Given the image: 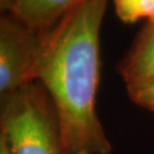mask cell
I'll list each match as a JSON object with an SVG mask.
<instances>
[{
  "instance_id": "30bf717a",
  "label": "cell",
  "mask_w": 154,
  "mask_h": 154,
  "mask_svg": "<svg viewBox=\"0 0 154 154\" xmlns=\"http://www.w3.org/2000/svg\"><path fill=\"white\" fill-rule=\"evenodd\" d=\"M149 22H151V23H154V15L152 17H151V18H149Z\"/></svg>"
},
{
  "instance_id": "6da1fadb",
  "label": "cell",
  "mask_w": 154,
  "mask_h": 154,
  "mask_svg": "<svg viewBox=\"0 0 154 154\" xmlns=\"http://www.w3.org/2000/svg\"><path fill=\"white\" fill-rule=\"evenodd\" d=\"M107 0H83L41 31L37 80L55 105L64 154H110L96 110L99 31Z\"/></svg>"
},
{
  "instance_id": "52a82bcc",
  "label": "cell",
  "mask_w": 154,
  "mask_h": 154,
  "mask_svg": "<svg viewBox=\"0 0 154 154\" xmlns=\"http://www.w3.org/2000/svg\"><path fill=\"white\" fill-rule=\"evenodd\" d=\"M128 95L135 104L154 112V85L130 90Z\"/></svg>"
},
{
  "instance_id": "277c9868",
  "label": "cell",
  "mask_w": 154,
  "mask_h": 154,
  "mask_svg": "<svg viewBox=\"0 0 154 154\" xmlns=\"http://www.w3.org/2000/svg\"><path fill=\"white\" fill-rule=\"evenodd\" d=\"M127 91L154 85V23L140 31L118 66Z\"/></svg>"
},
{
  "instance_id": "7a4b0ae2",
  "label": "cell",
  "mask_w": 154,
  "mask_h": 154,
  "mask_svg": "<svg viewBox=\"0 0 154 154\" xmlns=\"http://www.w3.org/2000/svg\"><path fill=\"white\" fill-rule=\"evenodd\" d=\"M0 143L7 154H64L55 105L40 81L0 97Z\"/></svg>"
},
{
  "instance_id": "5b68a950",
  "label": "cell",
  "mask_w": 154,
  "mask_h": 154,
  "mask_svg": "<svg viewBox=\"0 0 154 154\" xmlns=\"http://www.w3.org/2000/svg\"><path fill=\"white\" fill-rule=\"evenodd\" d=\"M81 1L83 0H15L11 14L33 28L47 30Z\"/></svg>"
},
{
  "instance_id": "9c48e42d",
  "label": "cell",
  "mask_w": 154,
  "mask_h": 154,
  "mask_svg": "<svg viewBox=\"0 0 154 154\" xmlns=\"http://www.w3.org/2000/svg\"><path fill=\"white\" fill-rule=\"evenodd\" d=\"M0 154H7L5 146H4V145H2L1 143H0Z\"/></svg>"
},
{
  "instance_id": "3957f363",
  "label": "cell",
  "mask_w": 154,
  "mask_h": 154,
  "mask_svg": "<svg viewBox=\"0 0 154 154\" xmlns=\"http://www.w3.org/2000/svg\"><path fill=\"white\" fill-rule=\"evenodd\" d=\"M41 31L11 13L0 16V97L37 80Z\"/></svg>"
},
{
  "instance_id": "8992f818",
  "label": "cell",
  "mask_w": 154,
  "mask_h": 154,
  "mask_svg": "<svg viewBox=\"0 0 154 154\" xmlns=\"http://www.w3.org/2000/svg\"><path fill=\"white\" fill-rule=\"evenodd\" d=\"M116 15L122 22L134 23L154 15V0H113Z\"/></svg>"
},
{
  "instance_id": "ba28073f",
  "label": "cell",
  "mask_w": 154,
  "mask_h": 154,
  "mask_svg": "<svg viewBox=\"0 0 154 154\" xmlns=\"http://www.w3.org/2000/svg\"><path fill=\"white\" fill-rule=\"evenodd\" d=\"M14 6H15V0H0L1 14H4V13H13Z\"/></svg>"
}]
</instances>
